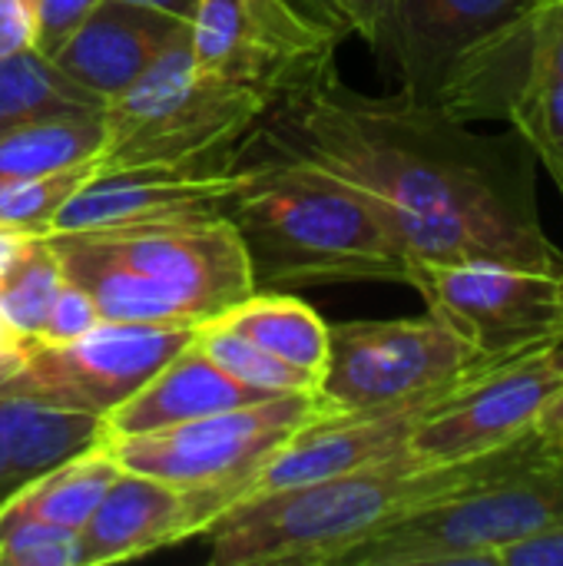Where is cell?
I'll list each match as a JSON object with an SVG mask.
<instances>
[{
	"mask_svg": "<svg viewBox=\"0 0 563 566\" xmlns=\"http://www.w3.org/2000/svg\"><path fill=\"white\" fill-rule=\"evenodd\" d=\"M256 136L365 189L411 265L504 262L563 272V252L538 209V156L514 129L484 136L402 93L365 96L325 56L269 99Z\"/></svg>",
	"mask_w": 563,
	"mask_h": 566,
	"instance_id": "obj_1",
	"label": "cell"
},
{
	"mask_svg": "<svg viewBox=\"0 0 563 566\" xmlns=\"http://www.w3.org/2000/svg\"><path fill=\"white\" fill-rule=\"evenodd\" d=\"M551 451L538 431L498 454L455 464H428L405 448L338 478L252 494L216 517L199 537L216 566H338L348 551L405 514Z\"/></svg>",
	"mask_w": 563,
	"mask_h": 566,
	"instance_id": "obj_2",
	"label": "cell"
},
{
	"mask_svg": "<svg viewBox=\"0 0 563 566\" xmlns=\"http://www.w3.org/2000/svg\"><path fill=\"white\" fill-rule=\"evenodd\" d=\"M249 163V179L222 216L242 235L256 289L335 282H405L411 259L382 206L338 172L272 149Z\"/></svg>",
	"mask_w": 563,
	"mask_h": 566,
	"instance_id": "obj_3",
	"label": "cell"
},
{
	"mask_svg": "<svg viewBox=\"0 0 563 566\" xmlns=\"http://www.w3.org/2000/svg\"><path fill=\"white\" fill-rule=\"evenodd\" d=\"M103 322L206 325L256 292L242 235L222 212L43 235Z\"/></svg>",
	"mask_w": 563,
	"mask_h": 566,
	"instance_id": "obj_4",
	"label": "cell"
},
{
	"mask_svg": "<svg viewBox=\"0 0 563 566\" xmlns=\"http://www.w3.org/2000/svg\"><path fill=\"white\" fill-rule=\"evenodd\" d=\"M544 0H395L385 66L398 93L461 123L504 119Z\"/></svg>",
	"mask_w": 563,
	"mask_h": 566,
	"instance_id": "obj_5",
	"label": "cell"
},
{
	"mask_svg": "<svg viewBox=\"0 0 563 566\" xmlns=\"http://www.w3.org/2000/svg\"><path fill=\"white\" fill-rule=\"evenodd\" d=\"M265 109L262 90L196 70L186 33L106 103V143L96 169L229 159V149L256 133Z\"/></svg>",
	"mask_w": 563,
	"mask_h": 566,
	"instance_id": "obj_6",
	"label": "cell"
},
{
	"mask_svg": "<svg viewBox=\"0 0 563 566\" xmlns=\"http://www.w3.org/2000/svg\"><path fill=\"white\" fill-rule=\"evenodd\" d=\"M563 524V454L425 504L348 551L338 566H498V554Z\"/></svg>",
	"mask_w": 563,
	"mask_h": 566,
	"instance_id": "obj_7",
	"label": "cell"
},
{
	"mask_svg": "<svg viewBox=\"0 0 563 566\" xmlns=\"http://www.w3.org/2000/svg\"><path fill=\"white\" fill-rule=\"evenodd\" d=\"M481 358L431 312L329 325V361L319 395L338 415L385 411L441 398L475 375Z\"/></svg>",
	"mask_w": 563,
	"mask_h": 566,
	"instance_id": "obj_8",
	"label": "cell"
},
{
	"mask_svg": "<svg viewBox=\"0 0 563 566\" xmlns=\"http://www.w3.org/2000/svg\"><path fill=\"white\" fill-rule=\"evenodd\" d=\"M329 411L322 395H279L146 434H106L103 444L123 471L179 488H229L242 501L269 454Z\"/></svg>",
	"mask_w": 563,
	"mask_h": 566,
	"instance_id": "obj_9",
	"label": "cell"
},
{
	"mask_svg": "<svg viewBox=\"0 0 563 566\" xmlns=\"http://www.w3.org/2000/svg\"><path fill=\"white\" fill-rule=\"evenodd\" d=\"M408 285L488 368L563 342V272L504 262H415Z\"/></svg>",
	"mask_w": 563,
	"mask_h": 566,
	"instance_id": "obj_10",
	"label": "cell"
},
{
	"mask_svg": "<svg viewBox=\"0 0 563 566\" xmlns=\"http://www.w3.org/2000/svg\"><path fill=\"white\" fill-rule=\"evenodd\" d=\"M196 325L100 322L73 342H23L0 388L106 418L192 338Z\"/></svg>",
	"mask_w": 563,
	"mask_h": 566,
	"instance_id": "obj_11",
	"label": "cell"
},
{
	"mask_svg": "<svg viewBox=\"0 0 563 566\" xmlns=\"http://www.w3.org/2000/svg\"><path fill=\"white\" fill-rule=\"evenodd\" d=\"M563 388L557 352H534L494 365L441 398L411 431L408 451L428 464L475 461L534 434Z\"/></svg>",
	"mask_w": 563,
	"mask_h": 566,
	"instance_id": "obj_12",
	"label": "cell"
},
{
	"mask_svg": "<svg viewBox=\"0 0 563 566\" xmlns=\"http://www.w3.org/2000/svg\"><path fill=\"white\" fill-rule=\"evenodd\" d=\"M189 50L202 73L262 90L269 99L335 43L299 23L279 0H196L189 17Z\"/></svg>",
	"mask_w": 563,
	"mask_h": 566,
	"instance_id": "obj_13",
	"label": "cell"
},
{
	"mask_svg": "<svg viewBox=\"0 0 563 566\" xmlns=\"http://www.w3.org/2000/svg\"><path fill=\"white\" fill-rule=\"evenodd\" d=\"M239 494L229 488H179L139 471H119L93 517L76 531V566L149 557L199 537Z\"/></svg>",
	"mask_w": 563,
	"mask_h": 566,
	"instance_id": "obj_14",
	"label": "cell"
},
{
	"mask_svg": "<svg viewBox=\"0 0 563 566\" xmlns=\"http://www.w3.org/2000/svg\"><path fill=\"white\" fill-rule=\"evenodd\" d=\"M249 179V163L239 156L183 166H126L96 169L53 216V232H86L186 212H222L229 196Z\"/></svg>",
	"mask_w": 563,
	"mask_h": 566,
	"instance_id": "obj_15",
	"label": "cell"
},
{
	"mask_svg": "<svg viewBox=\"0 0 563 566\" xmlns=\"http://www.w3.org/2000/svg\"><path fill=\"white\" fill-rule=\"evenodd\" d=\"M448 395H441V398H448ZM441 398L411 401V405L385 408V411H362V415H338V411L322 415L319 421L292 431L269 454V461L249 481L246 497L338 478V474L358 471L365 464H375V461H385V458L405 451L418 421Z\"/></svg>",
	"mask_w": 563,
	"mask_h": 566,
	"instance_id": "obj_16",
	"label": "cell"
},
{
	"mask_svg": "<svg viewBox=\"0 0 563 566\" xmlns=\"http://www.w3.org/2000/svg\"><path fill=\"white\" fill-rule=\"evenodd\" d=\"M186 33L189 20L169 10L136 0H100L50 60L110 103Z\"/></svg>",
	"mask_w": 563,
	"mask_h": 566,
	"instance_id": "obj_17",
	"label": "cell"
},
{
	"mask_svg": "<svg viewBox=\"0 0 563 566\" xmlns=\"http://www.w3.org/2000/svg\"><path fill=\"white\" fill-rule=\"evenodd\" d=\"M265 398H279V395H265L259 388L236 381L192 338L136 395H129L119 408H113L103 418V424L106 434H146L216 411L256 405Z\"/></svg>",
	"mask_w": 563,
	"mask_h": 566,
	"instance_id": "obj_18",
	"label": "cell"
},
{
	"mask_svg": "<svg viewBox=\"0 0 563 566\" xmlns=\"http://www.w3.org/2000/svg\"><path fill=\"white\" fill-rule=\"evenodd\" d=\"M103 438L106 424L96 415L0 388V507L23 484Z\"/></svg>",
	"mask_w": 563,
	"mask_h": 566,
	"instance_id": "obj_19",
	"label": "cell"
},
{
	"mask_svg": "<svg viewBox=\"0 0 563 566\" xmlns=\"http://www.w3.org/2000/svg\"><path fill=\"white\" fill-rule=\"evenodd\" d=\"M508 123L534 149L563 196V0H544L538 10L528 70Z\"/></svg>",
	"mask_w": 563,
	"mask_h": 566,
	"instance_id": "obj_20",
	"label": "cell"
},
{
	"mask_svg": "<svg viewBox=\"0 0 563 566\" xmlns=\"http://www.w3.org/2000/svg\"><path fill=\"white\" fill-rule=\"evenodd\" d=\"M106 99L66 76L50 56L33 46L0 56V136L63 116H103Z\"/></svg>",
	"mask_w": 563,
	"mask_h": 566,
	"instance_id": "obj_21",
	"label": "cell"
},
{
	"mask_svg": "<svg viewBox=\"0 0 563 566\" xmlns=\"http://www.w3.org/2000/svg\"><path fill=\"white\" fill-rule=\"evenodd\" d=\"M119 461L106 451V444H93L56 468L43 471L30 484H23L0 511L13 517H33L43 524L80 531L93 511L100 507L103 494L119 474Z\"/></svg>",
	"mask_w": 563,
	"mask_h": 566,
	"instance_id": "obj_22",
	"label": "cell"
},
{
	"mask_svg": "<svg viewBox=\"0 0 563 566\" xmlns=\"http://www.w3.org/2000/svg\"><path fill=\"white\" fill-rule=\"evenodd\" d=\"M216 322L229 325L232 332L262 345L275 358H282L322 381V371L329 361V325L305 302H299L292 295L256 289L249 298H242L239 305L222 312Z\"/></svg>",
	"mask_w": 563,
	"mask_h": 566,
	"instance_id": "obj_23",
	"label": "cell"
},
{
	"mask_svg": "<svg viewBox=\"0 0 563 566\" xmlns=\"http://www.w3.org/2000/svg\"><path fill=\"white\" fill-rule=\"evenodd\" d=\"M106 143L103 116H63L17 126L0 136V182L96 163Z\"/></svg>",
	"mask_w": 563,
	"mask_h": 566,
	"instance_id": "obj_24",
	"label": "cell"
},
{
	"mask_svg": "<svg viewBox=\"0 0 563 566\" xmlns=\"http://www.w3.org/2000/svg\"><path fill=\"white\" fill-rule=\"evenodd\" d=\"M196 345L236 381L259 388L265 395H319V378L275 358L262 345L232 332L222 322H206L196 332Z\"/></svg>",
	"mask_w": 563,
	"mask_h": 566,
	"instance_id": "obj_25",
	"label": "cell"
},
{
	"mask_svg": "<svg viewBox=\"0 0 563 566\" xmlns=\"http://www.w3.org/2000/svg\"><path fill=\"white\" fill-rule=\"evenodd\" d=\"M63 279V265L43 235H37L20 262L0 279V312L23 342L43 335V322Z\"/></svg>",
	"mask_w": 563,
	"mask_h": 566,
	"instance_id": "obj_26",
	"label": "cell"
},
{
	"mask_svg": "<svg viewBox=\"0 0 563 566\" xmlns=\"http://www.w3.org/2000/svg\"><path fill=\"white\" fill-rule=\"evenodd\" d=\"M96 172V163L66 166L56 172L0 182V229L46 235L60 206Z\"/></svg>",
	"mask_w": 563,
	"mask_h": 566,
	"instance_id": "obj_27",
	"label": "cell"
},
{
	"mask_svg": "<svg viewBox=\"0 0 563 566\" xmlns=\"http://www.w3.org/2000/svg\"><path fill=\"white\" fill-rule=\"evenodd\" d=\"M0 566H76V531L0 511Z\"/></svg>",
	"mask_w": 563,
	"mask_h": 566,
	"instance_id": "obj_28",
	"label": "cell"
},
{
	"mask_svg": "<svg viewBox=\"0 0 563 566\" xmlns=\"http://www.w3.org/2000/svg\"><path fill=\"white\" fill-rule=\"evenodd\" d=\"M100 308L96 302L90 298L86 289H80L76 282L63 279L53 305H50V315L43 322V335L40 342H73L80 335H86L93 325H100Z\"/></svg>",
	"mask_w": 563,
	"mask_h": 566,
	"instance_id": "obj_29",
	"label": "cell"
},
{
	"mask_svg": "<svg viewBox=\"0 0 563 566\" xmlns=\"http://www.w3.org/2000/svg\"><path fill=\"white\" fill-rule=\"evenodd\" d=\"M100 0H33V50L53 56Z\"/></svg>",
	"mask_w": 563,
	"mask_h": 566,
	"instance_id": "obj_30",
	"label": "cell"
},
{
	"mask_svg": "<svg viewBox=\"0 0 563 566\" xmlns=\"http://www.w3.org/2000/svg\"><path fill=\"white\" fill-rule=\"evenodd\" d=\"M392 3L395 0H338L352 33L362 36L382 63L388 56L392 40Z\"/></svg>",
	"mask_w": 563,
	"mask_h": 566,
	"instance_id": "obj_31",
	"label": "cell"
},
{
	"mask_svg": "<svg viewBox=\"0 0 563 566\" xmlns=\"http://www.w3.org/2000/svg\"><path fill=\"white\" fill-rule=\"evenodd\" d=\"M299 23H305L309 30L322 33L325 40H332L335 46L352 36V27L338 7V0H279Z\"/></svg>",
	"mask_w": 563,
	"mask_h": 566,
	"instance_id": "obj_32",
	"label": "cell"
},
{
	"mask_svg": "<svg viewBox=\"0 0 563 566\" xmlns=\"http://www.w3.org/2000/svg\"><path fill=\"white\" fill-rule=\"evenodd\" d=\"M498 566H563V524L531 541L511 544L498 554Z\"/></svg>",
	"mask_w": 563,
	"mask_h": 566,
	"instance_id": "obj_33",
	"label": "cell"
},
{
	"mask_svg": "<svg viewBox=\"0 0 563 566\" xmlns=\"http://www.w3.org/2000/svg\"><path fill=\"white\" fill-rule=\"evenodd\" d=\"M33 46V0H0V56Z\"/></svg>",
	"mask_w": 563,
	"mask_h": 566,
	"instance_id": "obj_34",
	"label": "cell"
},
{
	"mask_svg": "<svg viewBox=\"0 0 563 566\" xmlns=\"http://www.w3.org/2000/svg\"><path fill=\"white\" fill-rule=\"evenodd\" d=\"M557 352V361L563 365V342L554 348ZM554 451H563V388L557 391V398L544 408V415H541V421H538V428H534Z\"/></svg>",
	"mask_w": 563,
	"mask_h": 566,
	"instance_id": "obj_35",
	"label": "cell"
},
{
	"mask_svg": "<svg viewBox=\"0 0 563 566\" xmlns=\"http://www.w3.org/2000/svg\"><path fill=\"white\" fill-rule=\"evenodd\" d=\"M37 235H27V232H13V229H0V279L20 262V255L30 249Z\"/></svg>",
	"mask_w": 563,
	"mask_h": 566,
	"instance_id": "obj_36",
	"label": "cell"
},
{
	"mask_svg": "<svg viewBox=\"0 0 563 566\" xmlns=\"http://www.w3.org/2000/svg\"><path fill=\"white\" fill-rule=\"evenodd\" d=\"M20 352H23V338L10 328V322H7L3 312H0V378L17 365Z\"/></svg>",
	"mask_w": 563,
	"mask_h": 566,
	"instance_id": "obj_37",
	"label": "cell"
},
{
	"mask_svg": "<svg viewBox=\"0 0 563 566\" xmlns=\"http://www.w3.org/2000/svg\"><path fill=\"white\" fill-rule=\"evenodd\" d=\"M136 3H149V7L169 10V13L183 17V20H189L192 17V7H196V0H136Z\"/></svg>",
	"mask_w": 563,
	"mask_h": 566,
	"instance_id": "obj_38",
	"label": "cell"
},
{
	"mask_svg": "<svg viewBox=\"0 0 563 566\" xmlns=\"http://www.w3.org/2000/svg\"><path fill=\"white\" fill-rule=\"evenodd\" d=\"M561 454H563V451H561Z\"/></svg>",
	"mask_w": 563,
	"mask_h": 566,
	"instance_id": "obj_39",
	"label": "cell"
}]
</instances>
